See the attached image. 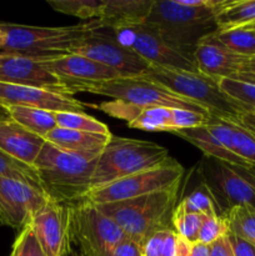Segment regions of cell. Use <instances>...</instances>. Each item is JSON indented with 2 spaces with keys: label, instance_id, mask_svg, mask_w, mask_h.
I'll use <instances>...</instances> for the list:
<instances>
[{
  "label": "cell",
  "instance_id": "cell-1",
  "mask_svg": "<svg viewBox=\"0 0 255 256\" xmlns=\"http://www.w3.org/2000/svg\"><path fill=\"white\" fill-rule=\"evenodd\" d=\"M225 0H154L145 24L165 40L194 54L196 45L218 30L215 16Z\"/></svg>",
  "mask_w": 255,
  "mask_h": 256
},
{
  "label": "cell",
  "instance_id": "cell-2",
  "mask_svg": "<svg viewBox=\"0 0 255 256\" xmlns=\"http://www.w3.org/2000/svg\"><path fill=\"white\" fill-rule=\"evenodd\" d=\"M96 162L98 159L88 160L65 152L45 140L32 168L48 199L75 204L90 192Z\"/></svg>",
  "mask_w": 255,
  "mask_h": 256
},
{
  "label": "cell",
  "instance_id": "cell-3",
  "mask_svg": "<svg viewBox=\"0 0 255 256\" xmlns=\"http://www.w3.org/2000/svg\"><path fill=\"white\" fill-rule=\"evenodd\" d=\"M179 190L180 185H176L135 199L95 206L119 225L129 239L142 245L155 232L174 230L172 215L180 200Z\"/></svg>",
  "mask_w": 255,
  "mask_h": 256
},
{
  "label": "cell",
  "instance_id": "cell-4",
  "mask_svg": "<svg viewBox=\"0 0 255 256\" xmlns=\"http://www.w3.org/2000/svg\"><path fill=\"white\" fill-rule=\"evenodd\" d=\"M96 28V20L70 26L0 24V29L5 34L0 52L19 55L40 62H50L72 54V48Z\"/></svg>",
  "mask_w": 255,
  "mask_h": 256
},
{
  "label": "cell",
  "instance_id": "cell-5",
  "mask_svg": "<svg viewBox=\"0 0 255 256\" xmlns=\"http://www.w3.org/2000/svg\"><path fill=\"white\" fill-rule=\"evenodd\" d=\"M172 158L156 142L112 135L95 165L90 190L104 188L116 180L166 164Z\"/></svg>",
  "mask_w": 255,
  "mask_h": 256
},
{
  "label": "cell",
  "instance_id": "cell-6",
  "mask_svg": "<svg viewBox=\"0 0 255 256\" xmlns=\"http://www.w3.org/2000/svg\"><path fill=\"white\" fill-rule=\"evenodd\" d=\"M144 78L168 88L175 94L200 105L212 116L236 119L245 112L219 86V82L199 72H185L152 66Z\"/></svg>",
  "mask_w": 255,
  "mask_h": 256
},
{
  "label": "cell",
  "instance_id": "cell-7",
  "mask_svg": "<svg viewBox=\"0 0 255 256\" xmlns=\"http://www.w3.org/2000/svg\"><path fill=\"white\" fill-rule=\"evenodd\" d=\"M70 90L72 95L82 92H92L140 108L165 106L172 109L192 110V112L210 115L209 112L200 105L175 94L168 88L144 76L118 78L102 82H76L70 85Z\"/></svg>",
  "mask_w": 255,
  "mask_h": 256
},
{
  "label": "cell",
  "instance_id": "cell-8",
  "mask_svg": "<svg viewBox=\"0 0 255 256\" xmlns=\"http://www.w3.org/2000/svg\"><path fill=\"white\" fill-rule=\"evenodd\" d=\"M198 172L214 195L220 214L225 215L234 208L255 212V175L250 169L205 156Z\"/></svg>",
  "mask_w": 255,
  "mask_h": 256
},
{
  "label": "cell",
  "instance_id": "cell-9",
  "mask_svg": "<svg viewBox=\"0 0 255 256\" xmlns=\"http://www.w3.org/2000/svg\"><path fill=\"white\" fill-rule=\"evenodd\" d=\"M70 242L79 256H109L126 235L109 216L86 202L70 204Z\"/></svg>",
  "mask_w": 255,
  "mask_h": 256
},
{
  "label": "cell",
  "instance_id": "cell-10",
  "mask_svg": "<svg viewBox=\"0 0 255 256\" xmlns=\"http://www.w3.org/2000/svg\"><path fill=\"white\" fill-rule=\"evenodd\" d=\"M109 30L122 46L132 50L152 66L198 72L194 54L165 40L145 22Z\"/></svg>",
  "mask_w": 255,
  "mask_h": 256
},
{
  "label": "cell",
  "instance_id": "cell-11",
  "mask_svg": "<svg viewBox=\"0 0 255 256\" xmlns=\"http://www.w3.org/2000/svg\"><path fill=\"white\" fill-rule=\"evenodd\" d=\"M184 174V168L176 160L172 159L166 164L154 169L144 170L138 174L116 180L100 189L90 190L80 202L100 205L135 199L180 185Z\"/></svg>",
  "mask_w": 255,
  "mask_h": 256
},
{
  "label": "cell",
  "instance_id": "cell-12",
  "mask_svg": "<svg viewBox=\"0 0 255 256\" xmlns=\"http://www.w3.org/2000/svg\"><path fill=\"white\" fill-rule=\"evenodd\" d=\"M72 54H79L95 60L110 69L115 70L122 78L145 76L152 65L135 54L132 50L122 46L106 28H100L90 32L80 40L72 50Z\"/></svg>",
  "mask_w": 255,
  "mask_h": 256
},
{
  "label": "cell",
  "instance_id": "cell-13",
  "mask_svg": "<svg viewBox=\"0 0 255 256\" xmlns=\"http://www.w3.org/2000/svg\"><path fill=\"white\" fill-rule=\"evenodd\" d=\"M70 204L48 199L29 222L46 256H65L70 252Z\"/></svg>",
  "mask_w": 255,
  "mask_h": 256
},
{
  "label": "cell",
  "instance_id": "cell-14",
  "mask_svg": "<svg viewBox=\"0 0 255 256\" xmlns=\"http://www.w3.org/2000/svg\"><path fill=\"white\" fill-rule=\"evenodd\" d=\"M46 202L48 198L38 188L0 176V219L2 225L22 230Z\"/></svg>",
  "mask_w": 255,
  "mask_h": 256
},
{
  "label": "cell",
  "instance_id": "cell-15",
  "mask_svg": "<svg viewBox=\"0 0 255 256\" xmlns=\"http://www.w3.org/2000/svg\"><path fill=\"white\" fill-rule=\"evenodd\" d=\"M0 82L36 88L72 96V90L64 80L49 72L42 62L19 55L0 52Z\"/></svg>",
  "mask_w": 255,
  "mask_h": 256
},
{
  "label": "cell",
  "instance_id": "cell-16",
  "mask_svg": "<svg viewBox=\"0 0 255 256\" xmlns=\"http://www.w3.org/2000/svg\"><path fill=\"white\" fill-rule=\"evenodd\" d=\"M172 134L186 140L204 152L205 156L228 162L235 166L252 169L234 154L230 142V132L225 118L210 116L205 124L190 129L174 130Z\"/></svg>",
  "mask_w": 255,
  "mask_h": 256
},
{
  "label": "cell",
  "instance_id": "cell-17",
  "mask_svg": "<svg viewBox=\"0 0 255 256\" xmlns=\"http://www.w3.org/2000/svg\"><path fill=\"white\" fill-rule=\"evenodd\" d=\"M0 106H24L56 112H85V106L74 96L55 94L48 90L0 82Z\"/></svg>",
  "mask_w": 255,
  "mask_h": 256
},
{
  "label": "cell",
  "instance_id": "cell-18",
  "mask_svg": "<svg viewBox=\"0 0 255 256\" xmlns=\"http://www.w3.org/2000/svg\"><path fill=\"white\" fill-rule=\"evenodd\" d=\"M194 59L200 74L219 82L220 79L232 78L239 72L245 58L228 50L222 42H218L212 32L196 45Z\"/></svg>",
  "mask_w": 255,
  "mask_h": 256
},
{
  "label": "cell",
  "instance_id": "cell-19",
  "mask_svg": "<svg viewBox=\"0 0 255 256\" xmlns=\"http://www.w3.org/2000/svg\"><path fill=\"white\" fill-rule=\"evenodd\" d=\"M49 72L69 86L76 82H102L122 78L115 70L79 54H68L59 59L42 62Z\"/></svg>",
  "mask_w": 255,
  "mask_h": 256
},
{
  "label": "cell",
  "instance_id": "cell-20",
  "mask_svg": "<svg viewBox=\"0 0 255 256\" xmlns=\"http://www.w3.org/2000/svg\"><path fill=\"white\" fill-rule=\"evenodd\" d=\"M44 144L45 139L12 119L0 120V150L9 156L32 166Z\"/></svg>",
  "mask_w": 255,
  "mask_h": 256
},
{
  "label": "cell",
  "instance_id": "cell-21",
  "mask_svg": "<svg viewBox=\"0 0 255 256\" xmlns=\"http://www.w3.org/2000/svg\"><path fill=\"white\" fill-rule=\"evenodd\" d=\"M110 138L112 135L92 134L56 126L46 135L45 140L65 152L88 160H95L104 152Z\"/></svg>",
  "mask_w": 255,
  "mask_h": 256
},
{
  "label": "cell",
  "instance_id": "cell-22",
  "mask_svg": "<svg viewBox=\"0 0 255 256\" xmlns=\"http://www.w3.org/2000/svg\"><path fill=\"white\" fill-rule=\"evenodd\" d=\"M154 0H104L96 20L100 28H118L142 24L149 15Z\"/></svg>",
  "mask_w": 255,
  "mask_h": 256
},
{
  "label": "cell",
  "instance_id": "cell-23",
  "mask_svg": "<svg viewBox=\"0 0 255 256\" xmlns=\"http://www.w3.org/2000/svg\"><path fill=\"white\" fill-rule=\"evenodd\" d=\"M215 22L218 30L255 29V0H225Z\"/></svg>",
  "mask_w": 255,
  "mask_h": 256
},
{
  "label": "cell",
  "instance_id": "cell-24",
  "mask_svg": "<svg viewBox=\"0 0 255 256\" xmlns=\"http://www.w3.org/2000/svg\"><path fill=\"white\" fill-rule=\"evenodd\" d=\"M6 109L14 122L42 139L58 126L55 112L24 106H10Z\"/></svg>",
  "mask_w": 255,
  "mask_h": 256
},
{
  "label": "cell",
  "instance_id": "cell-25",
  "mask_svg": "<svg viewBox=\"0 0 255 256\" xmlns=\"http://www.w3.org/2000/svg\"><path fill=\"white\" fill-rule=\"evenodd\" d=\"M172 108L145 106L142 108L136 118L128 122L129 128L144 130V132H172Z\"/></svg>",
  "mask_w": 255,
  "mask_h": 256
},
{
  "label": "cell",
  "instance_id": "cell-26",
  "mask_svg": "<svg viewBox=\"0 0 255 256\" xmlns=\"http://www.w3.org/2000/svg\"><path fill=\"white\" fill-rule=\"evenodd\" d=\"M214 36L234 54L242 58H255V30L246 28L216 30Z\"/></svg>",
  "mask_w": 255,
  "mask_h": 256
},
{
  "label": "cell",
  "instance_id": "cell-27",
  "mask_svg": "<svg viewBox=\"0 0 255 256\" xmlns=\"http://www.w3.org/2000/svg\"><path fill=\"white\" fill-rule=\"evenodd\" d=\"M178 208L186 212L202 214L205 216L222 215L214 195L202 182H200L199 186L195 188L192 192L180 199V202H178Z\"/></svg>",
  "mask_w": 255,
  "mask_h": 256
},
{
  "label": "cell",
  "instance_id": "cell-28",
  "mask_svg": "<svg viewBox=\"0 0 255 256\" xmlns=\"http://www.w3.org/2000/svg\"><path fill=\"white\" fill-rule=\"evenodd\" d=\"M225 120L229 128L230 142L234 154L252 168H255V135L238 124L234 119Z\"/></svg>",
  "mask_w": 255,
  "mask_h": 256
},
{
  "label": "cell",
  "instance_id": "cell-29",
  "mask_svg": "<svg viewBox=\"0 0 255 256\" xmlns=\"http://www.w3.org/2000/svg\"><path fill=\"white\" fill-rule=\"evenodd\" d=\"M48 4L55 12L92 22L99 19L104 0H49Z\"/></svg>",
  "mask_w": 255,
  "mask_h": 256
},
{
  "label": "cell",
  "instance_id": "cell-30",
  "mask_svg": "<svg viewBox=\"0 0 255 256\" xmlns=\"http://www.w3.org/2000/svg\"><path fill=\"white\" fill-rule=\"evenodd\" d=\"M56 125L62 129L76 130V132H92V134L112 135L109 128L95 118L85 112H55Z\"/></svg>",
  "mask_w": 255,
  "mask_h": 256
},
{
  "label": "cell",
  "instance_id": "cell-31",
  "mask_svg": "<svg viewBox=\"0 0 255 256\" xmlns=\"http://www.w3.org/2000/svg\"><path fill=\"white\" fill-rule=\"evenodd\" d=\"M179 239L174 230L155 232L142 245V256H178Z\"/></svg>",
  "mask_w": 255,
  "mask_h": 256
},
{
  "label": "cell",
  "instance_id": "cell-32",
  "mask_svg": "<svg viewBox=\"0 0 255 256\" xmlns=\"http://www.w3.org/2000/svg\"><path fill=\"white\" fill-rule=\"evenodd\" d=\"M232 234L255 246V212L246 208H234L224 215Z\"/></svg>",
  "mask_w": 255,
  "mask_h": 256
},
{
  "label": "cell",
  "instance_id": "cell-33",
  "mask_svg": "<svg viewBox=\"0 0 255 256\" xmlns=\"http://www.w3.org/2000/svg\"><path fill=\"white\" fill-rule=\"evenodd\" d=\"M0 176L19 180L40 189V182L34 168L9 156L2 150H0Z\"/></svg>",
  "mask_w": 255,
  "mask_h": 256
},
{
  "label": "cell",
  "instance_id": "cell-34",
  "mask_svg": "<svg viewBox=\"0 0 255 256\" xmlns=\"http://www.w3.org/2000/svg\"><path fill=\"white\" fill-rule=\"evenodd\" d=\"M205 219H206L205 215L186 212L178 208L176 205L174 215H172V226L180 238L189 242L190 244H195L198 242L200 229Z\"/></svg>",
  "mask_w": 255,
  "mask_h": 256
},
{
  "label": "cell",
  "instance_id": "cell-35",
  "mask_svg": "<svg viewBox=\"0 0 255 256\" xmlns=\"http://www.w3.org/2000/svg\"><path fill=\"white\" fill-rule=\"evenodd\" d=\"M219 86L230 99L242 105L246 112H255V85L240 80L225 79L219 80Z\"/></svg>",
  "mask_w": 255,
  "mask_h": 256
},
{
  "label": "cell",
  "instance_id": "cell-36",
  "mask_svg": "<svg viewBox=\"0 0 255 256\" xmlns=\"http://www.w3.org/2000/svg\"><path fill=\"white\" fill-rule=\"evenodd\" d=\"M230 232L229 222L224 215L206 216L200 229L198 242L205 245L214 244L216 240L222 239Z\"/></svg>",
  "mask_w": 255,
  "mask_h": 256
},
{
  "label": "cell",
  "instance_id": "cell-37",
  "mask_svg": "<svg viewBox=\"0 0 255 256\" xmlns=\"http://www.w3.org/2000/svg\"><path fill=\"white\" fill-rule=\"evenodd\" d=\"M10 256H46L42 252L30 224L20 230L12 245Z\"/></svg>",
  "mask_w": 255,
  "mask_h": 256
},
{
  "label": "cell",
  "instance_id": "cell-38",
  "mask_svg": "<svg viewBox=\"0 0 255 256\" xmlns=\"http://www.w3.org/2000/svg\"><path fill=\"white\" fill-rule=\"evenodd\" d=\"M210 119V115L192 112L186 109H172V132L180 129H190V128L200 126Z\"/></svg>",
  "mask_w": 255,
  "mask_h": 256
},
{
  "label": "cell",
  "instance_id": "cell-39",
  "mask_svg": "<svg viewBox=\"0 0 255 256\" xmlns=\"http://www.w3.org/2000/svg\"><path fill=\"white\" fill-rule=\"evenodd\" d=\"M228 239L232 245L234 256H255V246L249 242L232 234V232H228Z\"/></svg>",
  "mask_w": 255,
  "mask_h": 256
},
{
  "label": "cell",
  "instance_id": "cell-40",
  "mask_svg": "<svg viewBox=\"0 0 255 256\" xmlns=\"http://www.w3.org/2000/svg\"><path fill=\"white\" fill-rule=\"evenodd\" d=\"M109 256H142V245L126 238L112 250Z\"/></svg>",
  "mask_w": 255,
  "mask_h": 256
},
{
  "label": "cell",
  "instance_id": "cell-41",
  "mask_svg": "<svg viewBox=\"0 0 255 256\" xmlns=\"http://www.w3.org/2000/svg\"><path fill=\"white\" fill-rule=\"evenodd\" d=\"M210 256H234L228 235L210 245Z\"/></svg>",
  "mask_w": 255,
  "mask_h": 256
},
{
  "label": "cell",
  "instance_id": "cell-42",
  "mask_svg": "<svg viewBox=\"0 0 255 256\" xmlns=\"http://www.w3.org/2000/svg\"><path fill=\"white\" fill-rule=\"evenodd\" d=\"M234 120L245 129L255 132V112H242Z\"/></svg>",
  "mask_w": 255,
  "mask_h": 256
},
{
  "label": "cell",
  "instance_id": "cell-43",
  "mask_svg": "<svg viewBox=\"0 0 255 256\" xmlns=\"http://www.w3.org/2000/svg\"><path fill=\"white\" fill-rule=\"evenodd\" d=\"M189 256H210V245L202 244V242H195L192 246V252Z\"/></svg>",
  "mask_w": 255,
  "mask_h": 256
},
{
  "label": "cell",
  "instance_id": "cell-44",
  "mask_svg": "<svg viewBox=\"0 0 255 256\" xmlns=\"http://www.w3.org/2000/svg\"><path fill=\"white\" fill-rule=\"evenodd\" d=\"M230 79H235V80H240V82H250V84L255 85V72H236L235 75H232Z\"/></svg>",
  "mask_w": 255,
  "mask_h": 256
},
{
  "label": "cell",
  "instance_id": "cell-45",
  "mask_svg": "<svg viewBox=\"0 0 255 256\" xmlns=\"http://www.w3.org/2000/svg\"><path fill=\"white\" fill-rule=\"evenodd\" d=\"M240 72H255V58H245L244 62H242V69H240Z\"/></svg>",
  "mask_w": 255,
  "mask_h": 256
},
{
  "label": "cell",
  "instance_id": "cell-46",
  "mask_svg": "<svg viewBox=\"0 0 255 256\" xmlns=\"http://www.w3.org/2000/svg\"><path fill=\"white\" fill-rule=\"evenodd\" d=\"M12 119L10 118V114L9 112H8V109H5V108H0V120H9Z\"/></svg>",
  "mask_w": 255,
  "mask_h": 256
},
{
  "label": "cell",
  "instance_id": "cell-47",
  "mask_svg": "<svg viewBox=\"0 0 255 256\" xmlns=\"http://www.w3.org/2000/svg\"><path fill=\"white\" fill-rule=\"evenodd\" d=\"M4 42H5V34H4V32H2V30L0 29V46H2V45L4 44Z\"/></svg>",
  "mask_w": 255,
  "mask_h": 256
},
{
  "label": "cell",
  "instance_id": "cell-48",
  "mask_svg": "<svg viewBox=\"0 0 255 256\" xmlns=\"http://www.w3.org/2000/svg\"><path fill=\"white\" fill-rule=\"evenodd\" d=\"M2 219H0V226H2Z\"/></svg>",
  "mask_w": 255,
  "mask_h": 256
},
{
  "label": "cell",
  "instance_id": "cell-49",
  "mask_svg": "<svg viewBox=\"0 0 255 256\" xmlns=\"http://www.w3.org/2000/svg\"><path fill=\"white\" fill-rule=\"evenodd\" d=\"M252 132V134H254V135H255V132Z\"/></svg>",
  "mask_w": 255,
  "mask_h": 256
},
{
  "label": "cell",
  "instance_id": "cell-50",
  "mask_svg": "<svg viewBox=\"0 0 255 256\" xmlns=\"http://www.w3.org/2000/svg\"><path fill=\"white\" fill-rule=\"evenodd\" d=\"M252 30H255V29H252Z\"/></svg>",
  "mask_w": 255,
  "mask_h": 256
},
{
  "label": "cell",
  "instance_id": "cell-51",
  "mask_svg": "<svg viewBox=\"0 0 255 256\" xmlns=\"http://www.w3.org/2000/svg\"><path fill=\"white\" fill-rule=\"evenodd\" d=\"M65 256H68V255H65Z\"/></svg>",
  "mask_w": 255,
  "mask_h": 256
},
{
  "label": "cell",
  "instance_id": "cell-52",
  "mask_svg": "<svg viewBox=\"0 0 255 256\" xmlns=\"http://www.w3.org/2000/svg\"><path fill=\"white\" fill-rule=\"evenodd\" d=\"M0 108H2V106H0Z\"/></svg>",
  "mask_w": 255,
  "mask_h": 256
}]
</instances>
